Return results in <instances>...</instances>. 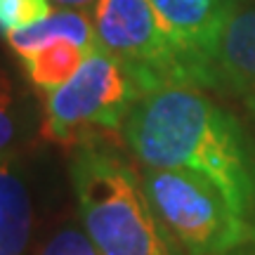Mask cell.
<instances>
[{"instance_id": "obj_1", "label": "cell", "mask_w": 255, "mask_h": 255, "mask_svg": "<svg viewBox=\"0 0 255 255\" xmlns=\"http://www.w3.org/2000/svg\"><path fill=\"white\" fill-rule=\"evenodd\" d=\"M121 132L142 168L189 170L206 177L239 218L255 227V137L208 90L173 83L146 92Z\"/></svg>"}, {"instance_id": "obj_2", "label": "cell", "mask_w": 255, "mask_h": 255, "mask_svg": "<svg viewBox=\"0 0 255 255\" xmlns=\"http://www.w3.org/2000/svg\"><path fill=\"white\" fill-rule=\"evenodd\" d=\"M78 220L100 255H187L149 201L142 173L95 137L69 161Z\"/></svg>"}, {"instance_id": "obj_3", "label": "cell", "mask_w": 255, "mask_h": 255, "mask_svg": "<svg viewBox=\"0 0 255 255\" xmlns=\"http://www.w3.org/2000/svg\"><path fill=\"white\" fill-rule=\"evenodd\" d=\"M158 218L187 255H227L255 244V227L239 218L215 184L189 170L142 168Z\"/></svg>"}, {"instance_id": "obj_4", "label": "cell", "mask_w": 255, "mask_h": 255, "mask_svg": "<svg viewBox=\"0 0 255 255\" xmlns=\"http://www.w3.org/2000/svg\"><path fill=\"white\" fill-rule=\"evenodd\" d=\"M142 97L144 92L126 66L97 45L81 71L45 97V132L62 144L78 139L92 128L119 132Z\"/></svg>"}, {"instance_id": "obj_5", "label": "cell", "mask_w": 255, "mask_h": 255, "mask_svg": "<svg viewBox=\"0 0 255 255\" xmlns=\"http://www.w3.org/2000/svg\"><path fill=\"white\" fill-rule=\"evenodd\" d=\"M92 19L100 45L126 66L144 95L187 83L182 62L149 0H97Z\"/></svg>"}, {"instance_id": "obj_6", "label": "cell", "mask_w": 255, "mask_h": 255, "mask_svg": "<svg viewBox=\"0 0 255 255\" xmlns=\"http://www.w3.org/2000/svg\"><path fill=\"white\" fill-rule=\"evenodd\" d=\"M187 73L189 85L208 90V71L227 21L253 0H149Z\"/></svg>"}, {"instance_id": "obj_7", "label": "cell", "mask_w": 255, "mask_h": 255, "mask_svg": "<svg viewBox=\"0 0 255 255\" xmlns=\"http://www.w3.org/2000/svg\"><path fill=\"white\" fill-rule=\"evenodd\" d=\"M208 92H225L244 104L255 123V2L227 21L208 71Z\"/></svg>"}, {"instance_id": "obj_8", "label": "cell", "mask_w": 255, "mask_h": 255, "mask_svg": "<svg viewBox=\"0 0 255 255\" xmlns=\"http://www.w3.org/2000/svg\"><path fill=\"white\" fill-rule=\"evenodd\" d=\"M31 225V191L21 156L5 154L0 163V255H26Z\"/></svg>"}, {"instance_id": "obj_9", "label": "cell", "mask_w": 255, "mask_h": 255, "mask_svg": "<svg viewBox=\"0 0 255 255\" xmlns=\"http://www.w3.org/2000/svg\"><path fill=\"white\" fill-rule=\"evenodd\" d=\"M5 38H7L12 52L19 59L43 50V47H47L55 40H71V43L85 47L90 52L100 45L97 31H95V19H90L88 12H83V9H69V7L52 9L50 17L40 19L38 24H31L26 28L12 31Z\"/></svg>"}, {"instance_id": "obj_10", "label": "cell", "mask_w": 255, "mask_h": 255, "mask_svg": "<svg viewBox=\"0 0 255 255\" xmlns=\"http://www.w3.org/2000/svg\"><path fill=\"white\" fill-rule=\"evenodd\" d=\"M90 50L76 45L71 40H55L47 47L21 59L28 83L43 95L59 90L81 71L83 62L88 59Z\"/></svg>"}, {"instance_id": "obj_11", "label": "cell", "mask_w": 255, "mask_h": 255, "mask_svg": "<svg viewBox=\"0 0 255 255\" xmlns=\"http://www.w3.org/2000/svg\"><path fill=\"white\" fill-rule=\"evenodd\" d=\"M36 255H100L85 229L76 222H64L40 244Z\"/></svg>"}, {"instance_id": "obj_12", "label": "cell", "mask_w": 255, "mask_h": 255, "mask_svg": "<svg viewBox=\"0 0 255 255\" xmlns=\"http://www.w3.org/2000/svg\"><path fill=\"white\" fill-rule=\"evenodd\" d=\"M50 14H52V0H0V26L5 36L38 24Z\"/></svg>"}, {"instance_id": "obj_13", "label": "cell", "mask_w": 255, "mask_h": 255, "mask_svg": "<svg viewBox=\"0 0 255 255\" xmlns=\"http://www.w3.org/2000/svg\"><path fill=\"white\" fill-rule=\"evenodd\" d=\"M0 151L5 154H19V144L24 142L21 132L28 130V119L19 111V102L9 95V88L2 90V107H0Z\"/></svg>"}, {"instance_id": "obj_14", "label": "cell", "mask_w": 255, "mask_h": 255, "mask_svg": "<svg viewBox=\"0 0 255 255\" xmlns=\"http://www.w3.org/2000/svg\"><path fill=\"white\" fill-rule=\"evenodd\" d=\"M57 7H69V9H83V12H90L95 9L97 0H52Z\"/></svg>"}, {"instance_id": "obj_15", "label": "cell", "mask_w": 255, "mask_h": 255, "mask_svg": "<svg viewBox=\"0 0 255 255\" xmlns=\"http://www.w3.org/2000/svg\"><path fill=\"white\" fill-rule=\"evenodd\" d=\"M227 255H255V244L244 246V248H237V251H232V253H227Z\"/></svg>"}]
</instances>
